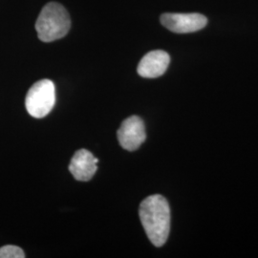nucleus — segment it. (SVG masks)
<instances>
[{"label":"nucleus","mask_w":258,"mask_h":258,"mask_svg":"<svg viewBox=\"0 0 258 258\" xmlns=\"http://www.w3.org/2000/svg\"><path fill=\"white\" fill-rule=\"evenodd\" d=\"M161 23L167 30L176 34H188L202 30L207 26L208 19L201 14H172L161 16Z\"/></svg>","instance_id":"nucleus-4"},{"label":"nucleus","mask_w":258,"mask_h":258,"mask_svg":"<svg viewBox=\"0 0 258 258\" xmlns=\"http://www.w3.org/2000/svg\"><path fill=\"white\" fill-rule=\"evenodd\" d=\"M99 160L87 149H80L71 159L69 170L78 181L86 182L92 179L97 171Z\"/></svg>","instance_id":"nucleus-7"},{"label":"nucleus","mask_w":258,"mask_h":258,"mask_svg":"<svg viewBox=\"0 0 258 258\" xmlns=\"http://www.w3.org/2000/svg\"><path fill=\"white\" fill-rule=\"evenodd\" d=\"M70 28L71 19L67 10L56 2L46 4L36 22L37 37L43 42H52L64 37Z\"/></svg>","instance_id":"nucleus-2"},{"label":"nucleus","mask_w":258,"mask_h":258,"mask_svg":"<svg viewBox=\"0 0 258 258\" xmlns=\"http://www.w3.org/2000/svg\"><path fill=\"white\" fill-rule=\"evenodd\" d=\"M55 103V84L47 79L33 84L25 99L28 113L37 119L47 116L53 109Z\"/></svg>","instance_id":"nucleus-3"},{"label":"nucleus","mask_w":258,"mask_h":258,"mask_svg":"<svg viewBox=\"0 0 258 258\" xmlns=\"http://www.w3.org/2000/svg\"><path fill=\"white\" fill-rule=\"evenodd\" d=\"M139 215L150 242L156 247L165 245L170 231V208L166 198L159 194L148 196L140 205Z\"/></svg>","instance_id":"nucleus-1"},{"label":"nucleus","mask_w":258,"mask_h":258,"mask_svg":"<svg viewBox=\"0 0 258 258\" xmlns=\"http://www.w3.org/2000/svg\"><path fill=\"white\" fill-rule=\"evenodd\" d=\"M170 56L163 50L151 51L145 55L138 65V74L147 79H155L166 73Z\"/></svg>","instance_id":"nucleus-6"},{"label":"nucleus","mask_w":258,"mask_h":258,"mask_svg":"<svg viewBox=\"0 0 258 258\" xmlns=\"http://www.w3.org/2000/svg\"><path fill=\"white\" fill-rule=\"evenodd\" d=\"M146 128L143 120L138 116H131L123 120L118 130L120 147L128 150H137L146 141Z\"/></svg>","instance_id":"nucleus-5"},{"label":"nucleus","mask_w":258,"mask_h":258,"mask_svg":"<svg viewBox=\"0 0 258 258\" xmlns=\"http://www.w3.org/2000/svg\"><path fill=\"white\" fill-rule=\"evenodd\" d=\"M23 249L18 246L7 245L0 248V258H24Z\"/></svg>","instance_id":"nucleus-8"}]
</instances>
